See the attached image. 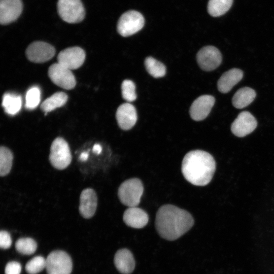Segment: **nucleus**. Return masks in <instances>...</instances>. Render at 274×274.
<instances>
[{"label": "nucleus", "mask_w": 274, "mask_h": 274, "mask_svg": "<svg viewBox=\"0 0 274 274\" xmlns=\"http://www.w3.org/2000/svg\"><path fill=\"white\" fill-rule=\"evenodd\" d=\"M193 224L194 219L188 212L172 204L161 206L156 213V230L162 238L168 241L179 238Z\"/></svg>", "instance_id": "obj_1"}, {"label": "nucleus", "mask_w": 274, "mask_h": 274, "mask_svg": "<svg viewBox=\"0 0 274 274\" xmlns=\"http://www.w3.org/2000/svg\"><path fill=\"white\" fill-rule=\"evenodd\" d=\"M181 169L187 181L194 185L203 186L211 182L216 170V162L208 152L193 150L184 156Z\"/></svg>", "instance_id": "obj_2"}, {"label": "nucleus", "mask_w": 274, "mask_h": 274, "mask_svg": "<svg viewBox=\"0 0 274 274\" xmlns=\"http://www.w3.org/2000/svg\"><path fill=\"white\" fill-rule=\"evenodd\" d=\"M144 187L141 181L132 178L123 182L118 191L121 202L128 207H137L143 195Z\"/></svg>", "instance_id": "obj_3"}, {"label": "nucleus", "mask_w": 274, "mask_h": 274, "mask_svg": "<svg viewBox=\"0 0 274 274\" xmlns=\"http://www.w3.org/2000/svg\"><path fill=\"white\" fill-rule=\"evenodd\" d=\"M52 166L59 170L66 168L72 161V155L67 142L58 137L52 142L49 157Z\"/></svg>", "instance_id": "obj_4"}, {"label": "nucleus", "mask_w": 274, "mask_h": 274, "mask_svg": "<svg viewBox=\"0 0 274 274\" xmlns=\"http://www.w3.org/2000/svg\"><path fill=\"white\" fill-rule=\"evenodd\" d=\"M57 10L60 18L69 23H79L84 19L85 15L81 0H58Z\"/></svg>", "instance_id": "obj_5"}, {"label": "nucleus", "mask_w": 274, "mask_h": 274, "mask_svg": "<svg viewBox=\"0 0 274 274\" xmlns=\"http://www.w3.org/2000/svg\"><path fill=\"white\" fill-rule=\"evenodd\" d=\"M144 24V18L140 12L129 11L120 17L117 23V31L121 36L127 37L140 31Z\"/></svg>", "instance_id": "obj_6"}, {"label": "nucleus", "mask_w": 274, "mask_h": 274, "mask_svg": "<svg viewBox=\"0 0 274 274\" xmlns=\"http://www.w3.org/2000/svg\"><path fill=\"white\" fill-rule=\"evenodd\" d=\"M48 274H71L73 264L70 256L63 251L51 252L46 259Z\"/></svg>", "instance_id": "obj_7"}, {"label": "nucleus", "mask_w": 274, "mask_h": 274, "mask_svg": "<svg viewBox=\"0 0 274 274\" xmlns=\"http://www.w3.org/2000/svg\"><path fill=\"white\" fill-rule=\"evenodd\" d=\"M48 76L55 85L64 89L70 90L76 86V79L71 70L58 62L50 66Z\"/></svg>", "instance_id": "obj_8"}, {"label": "nucleus", "mask_w": 274, "mask_h": 274, "mask_svg": "<svg viewBox=\"0 0 274 274\" xmlns=\"http://www.w3.org/2000/svg\"><path fill=\"white\" fill-rule=\"evenodd\" d=\"M196 59L202 70L211 71L220 65L222 62V55L220 51L215 47L207 46L198 52Z\"/></svg>", "instance_id": "obj_9"}, {"label": "nucleus", "mask_w": 274, "mask_h": 274, "mask_svg": "<svg viewBox=\"0 0 274 274\" xmlns=\"http://www.w3.org/2000/svg\"><path fill=\"white\" fill-rule=\"evenodd\" d=\"M25 53L30 61L42 63L52 58L55 53V50L53 46L48 43L36 41L28 46Z\"/></svg>", "instance_id": "obj_10"}, {"label": "nucleus", "mask_w": 274, "mask_h": 274, "mask_svg": "<svg viewBox=\"0 0 274 274\" xmlns=\"http://www.w3.org/2000/svg\"><path fill=\"white\" fill-rule=\"evenodd\" d=\"M85 56V53L82 48L78 47L68 48L58 54L57 62L70 70H75L83 64Z\"/></svg>", "instance_id": "obj_11"}, {"label": "nucleus", "mask_w": 274, "mask_h": 274, "mask_svg": "<svg viewBox=\"0 0 274 274\" xmlns=\"http://www.w3.org/2000/svg\"><path fill=\"white\" fill-rule=\"evenodd\" d=\"M257 122L250 112L240 113L231 126L232 132L238 137H244L252 132L256 128Z\"/></svg>", "instance_id": "obj_12"}, {"label": "nucleus", "mask_w": 274, "mask_h": 274, "mask_svg": "<svg viewBox=\"0 0 274 274\" xmlns=\"http://www.w3.org/2000/svg\"><path fill=\"white\" fill-rule=\"evenodd\" d=\"M23 9L21 0H0V22L7 25L16 20Z\"/></svg>", "instance_id": "obj_13"}, {"label": "nucleus", "mask_w": 274, "mask_h": 274, "mask_svg": "<svg viewBox=\"0 0 274 274\" xmlns=\"http://www.w3.org/2000/svg\"><path fill=\"white\" fill-rule=\"evenodd\" d=\"M215 101V98L210 95H203L197 98L190 108L191 118L195 121L204 119L210 113Z\"/></svg>", "instance_id": "obj_14"}, {"label": "nucleus", "mask_w": 274, "mask_h": 274, "mask_svg": "<svg viewBox=\"0 0 274 274\" xmlns=\"http://www.w3.org/2000/svg\"><path fill=\"white\" fill-rule=\"evenodd\" d=\"M97 205V198L95 191L92 188L84 189L80 196L79 211L85 219H89L94 215Z\"/></svg>", "instance_id": "obj_15"}, {"label": "nucleus", "mask_w": 274, "mask_h": 274, "mask_svg": "<svg viewBox=\"0 0 274 274\" xmlns=\"http://www.w3.org/2000/svg\"><path fill=\"white\" fill-rule=\"evenodd\" d=\"M116 118L119 126L122 129L129 130L135 125L137 121L136 109L131 104H123L118 108Z\"/></svg>", "instance_id": "obj_16"}, {"label": "nucleus", "mask_w": 274, "mask_h": 274, "mask_svg": "<svg viewBox=\"0 0 274 274\" xmlns=\"http://www.w3.org/2000/svg\"><path fill=\"white\" fill-rule=\"evenodd\" d=\"M123 219L128 226L142 228L148 223L149 217L147 213L137 207H129L125 211Z\"/></svg>", "instance_id": "obj_17"}, {"label": "nucleus", "mask_w": 274, "mask_h": 274, "mask_svg": "<svg viewBox=\"0 0 274 274\" xmlns=\"http://www.w3.org/2000/svg\"><path fill=\"white\" fill-rule=\"evenodd\" d=\"M243 77V72L238 68H234L225 72L218 81V90L223 93L228 92L242 80Z\"/></svg>", "instance_id": "obj_18"}, {"label": "nucleus", "mask_w": 274, "mask_h": 274, "mask_svg": "<svg viewBox=\"0 0 274 274\" xmlns=\"http://www.w3.org/2000/svg\"><path fill=\"white\" fill-rule=\"evenodd\" d=\"M114 263L118 271L123 274L131 273L135 266L132 253L126 249H120L116 252Z\"/></svg>", "instance_id": "obj_19"}, {"label": "nucleus", "mask_w": 274, "mask_h": 274, "mask_svg": "<svg viewBox=\"0 0 274 274\" xmlns=\"http://www.w3.org/2000/svg\"><path fill=\"white\" fill-rule=\"evenodd\" d=\"M256 95L255 90L251 88H241L234 94L232 99V105L237 109H243L254 100Z\"/></svg>", "instance_id": "obj_20"}, {"label": "nucleus", "mask_w": 274, "mask_h": 274, "mask_svg": "<svg viewBox=\"0 0 274 274\" xmlns=\"http://www.w3.org/2000/svg\"><path fill=\"white\" fill-rule=\"evenodd\" d=\"M2 104L7 114L12 116L15 115L21 110L22 98L18 95L7 93L3 95Z\"/></svg>", "instance_id": "obj_21"}, {"label": "nucleus", "mask_w": 274, "mask_h": 274, "mask_svg": "<svg viewBox=\"0 0 274 274\" xmlns=\"http://www.w3.org/2000/svg\"><path fill=\"white\" fill-rule=\"evenodd\" d=\"M67 94L64 92H58L55 93L42 103L41 108L46 114L47 113L64 105L67 100Z\"/></svg>", "instance_id": "obj_22"}, {"label": "nucleus", "mask_w": 274, "mask_h": 274, "mask_svg": "<svg viewBox=\"0 0 274 274\" xmlns=\"http://www.w3.org/2000/svg\"><path fill=\"white\" fill-rule=\"evenodd\" d=\"M233 0H209L208 11L213 17H219L226 13L230 8Z\"/></svg>", "instance_id": "obj_23"}, {"label": "nucleus", "mask_w": 274, "mask_h": 274, "mask_svg": "<svg viewBox=\"0 0 274 274\" xmlns=\"http://www.w3.org/2000/svg\"><path fill=\"white\" fill-rule=\"evenodd\" d=\"M13 159L12 151L7 147L2 146L0 148V175L6 176L11 171Z\"/></svg>", "instance_id": "obj_24"}, {"label": "nucleus", "mask_w": 274, "mask_h": 274, "mask_svg": "<svg viewBox=\"0 0 274 274\" xmlns=\"http://www.w3.org/2000/svg\"><path fill=\"white\" fill-rule=\"evenodd\" d=\"M145 65L149 74L154 78L162 77L165 75V65L152 57L146 58Z\"/></svg>", "instance_id": "obj_25"}, {"label": "nucleus", "mask_w": 274, "mask_h": 274, "mask_svg": "<svg viewBox=\"0 0 274 274\" xmlns=\"http://www.w3.org/2000/svg\"><path fill=\"white\" fill-rule=\"evenodd\" d=\"M15 248L19 253L29 255L35 252L37 248V244L31 238L23 237L16 241Z\"/></svg>", "instance_id": "obj_26"}, {"label": "nucleus", "mask_w": 274, "mask_h": 274, "mask_svg": "<svg viewBox=\"0 0 274 274\" xmlns=\"http://www.w3.org/2000/svg\"><path fill=\"white\" fill-rule=\"evenodd\" d=\"M41 100V91L38 86H32L27 91L25 96V107L33 110L39 105Z\"/></svg>", "instance_id": "obj_27"}, {"label": "nucleus", "mask_w": 274, "mask_h": 274, "mask_svg": "<svg viewBox=\"0 0 274 274\" xmlns=\"http://www.w3.org/2000/svg\"><path fill=\"white\" fill-rule=\"evenodd\" d=\"M46 260L43 257L37 256L28 261L25 270L29 274H37L46 268Z\"/></svg>", "instance_id": "obj_28"}, {"label": "nucleus", "mask_w": 274, "mask_h": 274, "mask_svg": "<svg viewBox=\"0 0 274 274\" xmlns=\"http://www.w3.org/2000/svg\"><path fill=\"white\" fill-rule=\"evenodd\" d=\"M122 96L128 102H132L136 98L135 86L133 82L130 80H125L121 85Z\"/></svg>", "instance_id": "obj_29"}, {"label": "nucleus", "mask_w": 274, "mask_h": 274, "mask_svg": "<svg viewBox=\"0 0 274 274\" xmlns=\"http://www.w3.org/2000/svg\"><path fill=\"white\" fill-rule=\"evenodd\" d=\"M12 245V239L10 233L5 230L0 232V247L4 249L9 248Z\"/></svg>", "instance_id": "obj_30"}, {"label": "nucleus", "mask_w": 274, "mask_h": 274, "mask_svg": "<svg viewBox=\"0 0 274 274\" xmlns=\"http://www.w3.org/2000/svg\"><path fill=\"white\" fill-rule=\"evenodd\" d=\"M21 271V265L18 262H9L5 267V274H20Z\"/></svg>", "instance_id": "obj_31"}, {"label": "nucleus", "mask_w": 274, "mask_h": 274, "mask_svg": "<svg viewBox=\"0 0 274 274\" xmlns=\"http://www.w3.org/2000/svg\"><path fill=\"white\" fill-rule=\"evenodd\" d=\"M102 150L101 146L98 144H95L92 149V151L96 154H99Z\"/></svg>", "instance_id": "obj_32"}, {"label": "nucleus", "mask_w": 274, "mask_h": 274, "mask_svg": "<svg viewBox=\"0 0 274 274\" xmlns=\"http://www.w3.org/2000/svg\"><path fill=\"white\" fill-rule=\"evenodd\" d=\"M88 158V153L86 152H84L80 154L79 157L80 160L81 161H86Z\"/></svg>", "instance_id": "obj_33"}]
</instances>
